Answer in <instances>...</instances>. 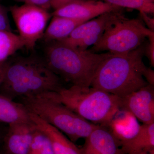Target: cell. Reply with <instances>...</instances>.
I'll list each match as a JSON object with an SVG mask.
<instances>
[{"label": "cell", "mask_w": 154, "mask_h": 154, "mask_svg": "<svg viewBox=\"0 0 154 154\" xmlns=\"http://www.w3.org/2000/svg\"><path fill=\"white\" fill-rule=\"evenodd\" d=\"M29 111V110H28ZM30 120L38 130L49 138L54 154H81L79 148L60 131L29 111Z\"/></svg>", "instance_id": "13"}, {"label": "cell", "mask_w": 154, "mask_h": 154, "mask_svg": "<svg viewBox=\"0 0 154 154\" xmlns=\"http://www.w3.org/2000/svg\"><path fill=\"white\" fill-rule=\"evenodd\" d=\"M85 139L81 154H125L108 128L98 125Z\"/></svg>", "instance_id": "11"}, {"label": "cell", "mask_w": 154, "mask_h": 154, "mask_svg": "<svg viewBox=\"0 0 154 154\" xmlns=\"http://www.w3.org/2000/svg\"><path fill=\"white\" fill-rule=\"evenodd\" d=\"M120 101V109L129 111L143 124L154 123V85H148Z\"/></svg>", "instance_id": "9"}, {"label": "cell", "mask_w": 154, "mask_h": 154, "mask_svg": "<svg viewBox=\"0 0 154 154\" xmlns=\"http://www.w3.org/2000/svg\"><path fill=\"white\" fill-rule=\"evenodd\" d=\"M34 129L32 121L9 125L4 138L2 154H29Z\"/></svg>", "instance_id": "12"}, {"label": "cell", "mask_w": 154, "mask_h": 154, "mask_svg": "<svg viewBox=\"0 0 154 154\" xmlns=\"http://www.w3.org/2000/svg\"><path fill=\"white\" fill-rule=\"evenodd\" d=\"M121 147L125 154L154 149V123L141 125L136 136L122 143Z\"/></svg>", "instance_id": "17"}, {"label": "cell", "mask_w": 154, "mask_h": 154, "mask_svg": "<svg viewBox=\"0 0 154 154\" xmlns=\"http://www.w3.org/2000/svg\"><path fill=\"white\" fill-rule=\"evenodd\" d=\"M15 1L22 2L26 5L37 6L47 11L51 8L50 0H15Z\"/></svg>", "instance_id": "23"}, {"label": "cell", "mask_w": 154, "mask_h": 154, "mask_svg": "<svg viewBox=\"0 0 154 154\" xmlns=\"http://www.w3.org/2000/svg\"><path fill=\"white\" fill-rule=\"evenodd\" d=\"M52 17L42 36L46 41H60L68 37L78 26L88 21L59 16Z\"/></svg>", "instance_id": "15"}, {"label": "cell", "mask_w": 154, "mask_h": 154, "mask_svg": "<svg viewBox=\"0 0 154 154\" xmlns=\"http://www.w3.org/2000/svg\"><path fill=\"white\" fill-rule=\"evenodd\" d=\"M31 122L29 111L24 105L0 94V122L9 125Z\"/></svg>", "instance_id": "16"}, {"label": "cell", "mask_w": 154, "mask_h": 154, "mask_svg": "<svg viewBox=\"0 0 154 154\" xmlns=\"http://www.w3.org/2000/svg\"><path fill=\"white\" fill-rule=\"evenodd\" d=\"M124 17L120 11L105 13L84 22L75 28L68 37L57 41L72 47L87 49L99 41L105 30Z\"/></svg>", "instance_id": "8"}, {"label": "cell", "mask_w": 154, "mask_h": 154, "mask_svg": "<svg viewBox=\"0 0 154 154\" xmlns=\"http://www.w3.org/2000/svg\"><path fill=\"white\" fill-rule=\"evenodd\" d=\"M147 41L145 42L144 55L148 58L150 63L154 66V33L147 38Z\"/></svg>", "instance_id": "21"}, {"label": "cell", "mask_w": 154, "mask_h": 154, "mask_svg": "<svg viewBox=\"0 0 154 154\" xmlns=\"http://www.w3.org/2000/svg\"><path fill=\"white\" fill-rule=\"evenodd\" d=\"M11 31L7 8L0 5V31Z\"/></svg>", "instance_id": "22"}, {"label": "cell", "mask_w": 154, "mask_h": 154, "mask_svg": "<svg viewBox=\"0 0 154 154\" xmlns=\"http://www.w3.org/2000/svg\"><path fill=\"white\" fill-rule=\"evenodd\" d=\"M111 54L92 52L56 41L47 47L45 62L60 78L72 85L88 88L99 65Z\"/></svg>", "instance_id": "3"}, {"label": "cell", "mask_w": 154, "mask_h": 154, "mask_svg": "<svg viewBox=\"0 0 154 154\" xmlns=\"http://www.w3.org/2000/svg\"><path fill=\"white\" fill-rule=\"evenodd\" d=\"M49 94L87 121L107 128L120 109V97L92 87H63Z\"/></svg>", "instance_id": "4"}, {"label": "cell", "mask_w": 154, "mask_h": 154, "mask_svg": "<svg viewBox=\"0 0 154 154\" xmlns=\"http://www.w3.org/2000/svg\"><path fill=\"white\" fill-rule=\"evenodd\" d=\"M24 47V42L19 35L11 31H0V63Z\"/></svg>", "instance_id": "18"}, {"label": "cell", "mask_w": 154, "mask_h": 154, "mask_svg": "<svg viewBox=\"0 0 154 154\" xmlns=\"http://www.w3.org/2000/svg\"><path fill=\"white\" fill-rule=\"evenodd\" d=\"M145 1H147V2H153L154 0H145Z\"/></svg>", "instance_id": "29"}, {"label": "cell", "mask_w": 154, "mask_h": 154, "mask_svg": "<svg viewBox=\"0 0 154 154\" xmlns=\"http://www.w3.org/2000/svg\"><path fill=\"white\" fill-rule=\"evenodd\" d=\"M143 77L149 85L154 86V71L150 68H147L143 74Z\"/></svg>", "instance_id": "25"}, {"label": "cell", "mask_w": 154, "mask_h": 154, "mask_svg": "<svg viewBox=\"0 0 154 154\" xmlns=\"http://www.w3.org/2000/svg\"><path fill=\"white\" fill-rule=\"evenodd\" d=\"M153 33L140 18L124 17L105 30L99 41L88 50L94 53L107 51L113 54L127 53L140 46Z\"/></svg>", "instance_id": "6"}, {"label": "cell", "mask_w": 154, "mask_h": 154, "mask_svg": "<svg viewBox=\"0 0 154 154\" xmlns=\"http://www.w3.org/2000/svg\"><path fill=\"white\" fill-rule=\"evenodd\" d=\"M83 1H87V0H64V6L67 5V4H69V3L74 2Z\"/></svg>", "instance_id": "28"}, {"label": "cell", "mask_w": 154, "mask_h": 154, "mask_svg": "<svg viewBox=\"0 0 154 154\" xmlns=\"http://www.w3.org/2000/svg\"><path fill=\"white\" fill-rule=\"evenodd\" d=\"M63 88L60 78L45 62L33 57L23 58L7 63L0 94L11 100L48 92H57Z\"/></svg>", "instance_id": "2"}, {"label": "cell", "mask_w": 154, "mask_h": 154, "mask_svg": "<svg viewBox=\"0 0 154 154\" xmlns=\"http://www.w3.org/2000/svg\"><path fill=\"white\" fill-rule=\"evenodd\" d=\"M10 11L25 47L33 49L36 42L43 36L52 14L40 7L26 4L11 6Z\"/></svg>", "instance_id": "7"}, {"label": "cell", "mask_w": 154, "mask_h": 154, "mask_svg": "<svg viewBox=\"0 0 154 154\" xmlns=\"http://www.w3.org/2000/svg\"><path fill=\"white\" fill-rule=\"evenodd\" d=\"M128 154H154V149L144 150L140 151L134 152Z\"/></svg>", "instance_id": "27"}, {"label": "cell", "mask_w": 154, "mask_h": 154, "mask_svg": "<svg viewBox=\"0 0 154 154\" xmlns=\"http://www.w3.org/2000/svg\"><path fill=\"white\" fill-rule=\"evenodd\" d=\"M19 98L20 103L29 111L64 133L73 142L85 138L98 125L53 98L49 92Z\"/></svg>", "instance_id": "5"}, {"label": "cell", "mask_w": 154, "mask_h": 154, "mask_svg": "<svg viewBox=\"0 0 154 154\" xmlns=\"http://www.w3.org/2000/svg\"><path fill=\"white\" fill-rule=\"evenodd\" d=\"M51 8L56 10L64 6V0H50Z\"/></svg>", "instance_id": "26"}, {"label": "cell", "mask_w": 154, "mask_h": 154, "mask_svg": "<svg viewBox=\"0 0 154 154\" xmlns=\"http://www.w3.org/2000/svg\"><path fill=\"white\" fill-rule=\"evenodd\" d=\"M145 42L127 53L111 54L102 61L91 87L122 98L149 85L143 77L147 68L143 60Z\"/></svg>", "instance_id": "1"}, {"label": "cell", "mask_w": 154, "mask_h": 154, "mask_svg": "<svg viewBox=\"0 0 154 154\" xmlns=\"http://www.w3.org/2000/svg\"><path fill=\"white\" fill-rule=\"evenodd\" d=\"M104 2L120 8H128L143 12L147 14H153L154 3L145 0H103Z\"/></svg>", "instance_id": "20"}, {"label": "cell", "mask_w": 154, "mask_h": 154, "mask_svg": "<svg viewBox=\"0 0 154 154\" xmlns=\"http://www.w3.org/2000/svg\"><path fill=\"white\" fill-rule=\"evenodd\" d=\"M29 154H54L49 138L35 126Z\"/></svg>", "instance_id": "19"}, {"label": "cell", "mask_w": 154, "mask_h": 154, "mask_svg": "<svg viewBox=\"0 0 154 154\" xmlns=\"http://www.w3.org/2000/svg\"><path fill=\"white\" fill-rule=\"evenodd\" d=\"M141 125L137 119L129 111L120 109L114 116L108 128L122 144L136 136Z\"/></svg>", "instance_id": "14"}, {"label": "cell", "mask_w": 154, "mask_h": 154, "mask_svg": "<svg viewBox=\"0 0 154 154\" xmlns=\"http://www.w3.org/2000/svg\"><path fill=\"white\" fill-rule=\"evenodd\" d=\"M140 19L147 28L151 31L154 32V19L149 16L148 14L143 12H140Z\"/></svg>", "instance_id": "24"}, {"label": "cell", "mask_w": 154, "mask_h": 154, "mask_svg": "<svg viewBox=\"0 0 154 154\" xmlns=\"http://www.w3.org/2000/svg\"><path fill=\"white\" fill-rule=\"evenodd\" d=\"M122 8L101 1L87 0L67 4L54 11L52 16L89 20L109 12L120 11Z\"/></svg>", "instance_id": "10"}]
</instances>
